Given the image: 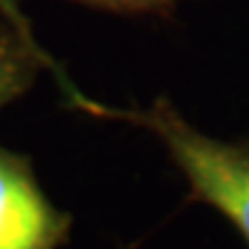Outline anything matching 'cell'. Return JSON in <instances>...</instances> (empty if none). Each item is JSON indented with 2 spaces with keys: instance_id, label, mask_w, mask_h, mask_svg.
<instances>
[{
  "instance_id": "7a4b0ae2",
  "label": "cell",
  "mask_w": 249,
  "mask_h": 249,
  "mask_svg": "<svg viewBox=\"0 0 249 249\" xmlns=\"http://www.w3.org/2000/svg\"><path fill=\"white\" fill-rule=\"evenodd\" d=\"M71 222L44 194L26 155L0 145V249H60Z\"/></svg>"
},
{
  "instance_id": "277c9868",
  "label": "cell",
  "mask_w": 249,
  "mask_h": 249,
  "mask_svg": "<svg viewBox=\"0 0 249 249\" xmlns=\"http://www.w3.org/2000/svg\"><path fill=\"white\" fill-rule=\"evenodd\" d=\"M86 7L124 14V17H160L173 18L178 0H71Z\"/></svg>"
},
{
  "instance_id": "3957f363",
  "label": "cell",
  "mask_w": 249,
  "mask_h": 249,
  "mask_svg": "<svg viewBox=\"0 0 249 249\" xmlns=\"http://www.w3.org/2000/svg\"><path fill=\"white\" fill-rule=\"evenodd\" d=\"M39 70L51 71L58 88L65 95V102L79 111L86 95L76 88V83L67 76L58 60H49L33 51L30 46L17 35V30L0 21V108L23 97L37 81Z\"/></svg>"
},
{
  "instance_id": "6da1fadb",
  "label": "cell",
  "mask_w": 249,
  "mask_h": 249,
  "mask_svg": "<svg viewBox=\"0 0 249 249\" xmlns=\"http://www.w3.org/2000/svg\"><path fill=\"white\" fill-rule=\"evenodd\" d=\"M81 111L155 134L189 185L187 203L210 205L249 247V136L226 141L203 134L166 97H157L148 108H118L86 97Z\"/></svg>"
},
{
  "instance_id": "5b68a950",
  "label": "cell",
  "mask_w": 249,
  "mask_h": 249,
  "mask_svg": "<svg viewBox=\"0 0 249 249\" xmlns=\"http://www.w3.org/2000/svg\"><path fill=\"white\" fill-rule=\"evenodd\" d=\"M0 17H2V21L7 23V26H12L14 30H17V35L26 42L33 51H37L39 55H44V58H49V60H55L51 53H46L44 49H42V44H39V39H37L35 30H33V23H30V18L23 14V9H21V0H0Z\"/></svg>"
}]
</instances>
